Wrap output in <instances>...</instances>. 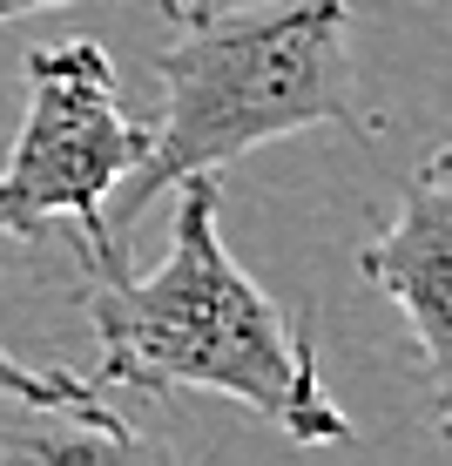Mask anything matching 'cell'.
<instances>
[{
    "mask_svg": "<svg viewBox=\"0 0 452 466\" xmlns=\"http://www.w3.org/2000/svg\"><path fill=\"white\" fill-rule=\"evenodd\" d=\"M7 7H21V14H27V7H68V0H7Z\"/></svg>",
    "mask_w": 452,
    "mask_h": 466,
    "instance_id": "6",
    "label": "cell"
},
{
    "mask_svg": "<svg viewBox=\"0 0 452 466\" xmlns=\"http://www.w3.org/2000/svg\"><path fill=\"white\" fill-rule=\"evenodd\" d=\"M176 189L183 203L169 223V257L149 278H128L116 244H82L102 385H128L142 399L216 392L297 446H345L351 420L317 372L311 339L290 331V318L223 250L216 176H189Z\"/></svg>",
    "mask_w": 452,
    "mask_h": 466,
    "instance_id": "1",
    "label": "cell"
},
{
    "mask_svg": "<svg viewBox=\"0 0 452 466\" xmlns=\"http://www.w3.org/2000/svg\"><path fill=\"white\" fill-rule=\"evenodd\" d=\"M358 270L406 311L426 359L432 426L452 440V156L432 149L418 163L398 217L358 250Z\"/></svg>",
    "mask_w": 452,
    "mask_h": 466,
    "instance_id": "4",
    "label": "cell"
},
{
    "mask_svg": "<svg viewBox=\"0 0 452 466\" xmlns=\"http://www.w3.org/2000/svg\"><path fill=\"white\" fill-rule=\"evenodd\" d=\"M149 122L116 102V68L95 41H55L27 55V116L0 163V244L75 223L82 244H116L108 189L142 163Z\"/></svg>",
    "mask_w": 452,
    "mask_h": 466,
    "instance_id": "3",
    "label": "cell"
},
{
    "mask_svg": "<svg viewBox=\"0 0 452 466\" xmlns=\"http://www.w3.org/2000/svg\"><path fill=\"white\" fill-rule=\"evenodd\" d=\"M14 14H21V7H7V0H0V21H14Z\"/></svg>",
    "mask_w": 452,
    "mask_h": 466,
    "instance_id": "7",
    "label": "cell"
},
{
    "mask_svg": "<svg viewBox=\"0 0 452 466\" xmlns=\"http://www.w3.org/2000/svg\"><path fill=\"white\" fill-rule=\"evenodd\" d=\"M0 399H21V406H27V412H41V420L122 426L116 412L102 406V392H95L88 379H75V372H35V365H21L7 345H0Z\"/></svg>",
    "mask_w": 452,
    "mask_h": 466,
    "instance_id": "5",
    "label": "cell"
},
{
    "mask_svg": "<svg viewBox=\"0 0 452 466\" xmlns=\"http://www.w3.org/2000/svg\"><path fill=\"white\" fill-rule=\"evenodd\" d=\"M169 41L156 47L163 116L149 122L142 163L108 189L102 210L136 223L149 197L216 176L223 163L284 142L297 128H345L371 142L378 116L351 68V7L345 0H236L196 7L169 0Z\"/></svg>",
    "mask_w": 452,
    "mask_h": 466,
    "instance_id": "2",
    "label": "cell"
}]
</instances>
